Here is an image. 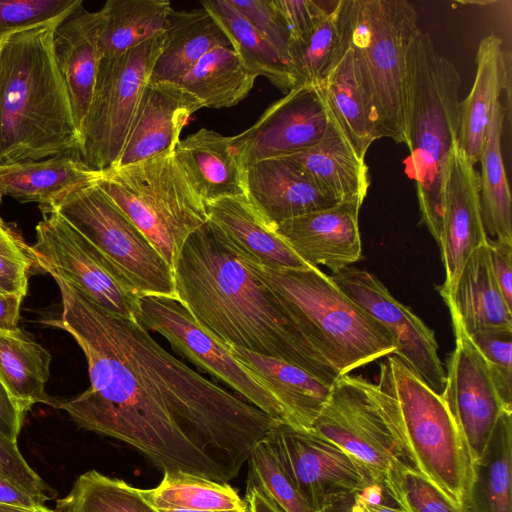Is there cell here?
Masks as SVG:
<instances>
[{"mask_svg": "<svg viewBox=\"0 0 512 512\" xmlns=\"http://www.w3.org/2000/svg\"><path fill=\"white\" fill-rule=\"evenodd\" d=\"M62 310L45 321L85 354L90 386L58 401L80 427L123 441L163 472L236 477L278 422L173 357L138 319L111 313L58 276Z\"/></svg>", "mask_w": 512, "mask_h": 512, "instance_id": "cell-1", "label": "cell"}, {"mask_svg": "<svg viewBox=\"0 0 512 512\" xmlns=\"http://www.w3.org/2000/svg\"><path fill=\"white\" fill-rule=\"evenodd\" d=\"M173 274L177 300L225 346L285 360L331 384L341 377L209 220L189 235Z\"/></svg>", "mask_w": 512, "mask_h": 512, "instance_id": "cell-2", "label": "cell"}, {"mask_svg": "<svg viewBox=\"0 0 512 512\" xmlns=\"http://www.w3.org/2000/svg\"><path fill=\"white\" fill-rule=\"evenodd\" d=\"M57 24L0 40V166L78 153L80 133L53 50Z\"/></svg>", "mask_w": 512, "mask_h": 512, "instance_id": "cell-3", "label": "cell"}, {"mask_svg": "<svg viewBox=\"0 0 512 512\" xmlns=\"http://www.w3.org/2000/svg\"><path fill=\"white\" fill-rule=\"evenodd\" d=\"M460 75L435 49L429 33L414 36L407 60V173L415 182L421 221L437 243L443 221V190L458 145Z\"/></svg>", "mask_w": 512, "mask_h": 512, "instance_id": "cell-4", "label": "cell"}, {"mask_svg": "<svg viewBox=\"0 0 512 512\" xmlns=\"http://www.w3.org/2000/svg\"><path fill=\"white\" fill-rule=\"evenodd\" d=\"M339 41L350 49L379 138L408 144L407 60L419 31L406 0H338Z\"/></svg>", "mask_w": 512, "mask_h": 512, "instance_id": "cell-5", "label": "cell"}, {"mask_svg": "<svg viewBox=\"0 0 512 512\" xmlns=\"http://www.w3.org/2000/svg\"><path fill=\"white\" fill-rule=\"evenodd\" d=\"M240 257L340 376L395 353L396 346L384 327L319 268L275 270Z\"/></svg>", "mask_w": 512, "mask_h": 512, "instance_id": "cell-6", "label": "cell"}, {"mask_svg": "<svg viewBox=\"0 0 512 512\" xmlns=\"http://www.w3.org/2000/svg\"><path fill=\"white\" fill-rule=\"evenodd\" d=\"M377 385L389 398L415 469L463 508L473 465L442 394L428 387L396 354L381 362Z\"/></svg>", "mask_w": 512, "mask_h": 512, "instance_id": "cell-7", "label": "cell"}, {"mask_svg": "<svg viewBox=\"0 0 512 512\" xmlns=\"http://www.w3.org/2000/svg\"><path fill=\"white\" fill-rule=\"evenodd\" d=\"M97 185L129 217L173 269L195 230L208 221L175 150L103 170Z\"/></svg>", "mask_w": 512, "mask_h": 512, "instance_id": "cell-8", "label": "cell"}, {"mask_svg": "<svg viewBox=\"0 0 512 512\" xmlns=\"http://www.w3.org/2000/svg\"><path fill=\"white\" fill-rule=\"evenodd\" d=\"M312 431L346 451L380 486L391 472L416 470L398 432L388 396L361 376L346 374L334 382Z\"/></svg>", "mask_w": 512, "mask_h": 512, "instance_id": "cell-9", "label": "cell"}, {"mask_svg": "<svg viewBox=\"0 0 512 512\" xmlns=\"http://www.w3.org/2000/svg\"><path fill=\"white\" fill-rule=\"evenodd\" d=\"M58 213L95 245L141 295L177 299L173 269L96 183L40 207Z\"/></svg>", "mask_w": 512, "mask_h": 512, "instance_id": "cell-10", "label": "cell"}, {"mask_svg": "<svg viewBox=\"0 0 512 512\" xmlns=\"http://www.w3.org/2000/svg\"><path fill=\"white\" fill-rule=\"evenodd\" d=\"M162 42L160 36L119 56L101 58L78 150L90 168L103 171L117 164Z\"/></svg>", "mask_w": 512, "mask_h": 512, "instance_id": "cell-11", "label": "cell"}, {"mask_svg": "<svg viewBox=\"0 0 512 512\" xmlns=\"http://www.w3.org/2000/svg\"><path fill=\"white\" fill-rule=\"evenodd\" d=\"M31 247L35 264L74 285L103 309L139 318L141 295L120 270L58 213H43Z\"/></svg>", "mask_w": 512, "mask_h": 512, "instance_id": "cell-12", "label": "cell"}, {"mask_svg": "<svg viewBox=\"0 0 512 512\" xmlns=\"http://www.w3.org/2000/svg\"><path fill=\"white\" fill-rule=\"evenodd\" d=\"M264 440L302 499L315 512L374 483L352 456L312 430L277 422Z\"/></svg>", "mask_w": 512, "mask_h": 512, "instance_id": "cell-13", "label": "cell"}, {"mask_svg": "<svg viewBox=\"0 0 512 512\" xmlns=\"http://www.w3.org/2000/svg\"><path fill=\"white\" fill-rule=\"evenodd\" d=\"M139 308L138 320L146 329L162 335L174 350L200 369L226 383L274 420L285 423L284 412L271 392L177 299L141 296Z\"/></svg>", "mask_w": 512, "mask_h": 512, "instance_id": "cell-14", "label": "cell"}, {"mask_svg": "<svg viewBox=\"0 0 512 512\" xmlns=\"http://www.w3.org/2000/svg\"><path fill=\"white\" fill-rule=\"evenodd\" d=\"M329 277L384 327L396 346L394 354L428 387L442 394L446 375L433 330L370 272L350 266L333 272Z\"/></svg>", "mask_w": 512, "mask_h": 512, "instance_id": "cell-15", "label": "cell"}, {"mask_svg": "<svg viewBox=\"0 0 512 512\" xmlns=\"http://www.w3.org/2000/svg\"><path fill=\"white\" fill-rule=\"evenodd\" d=\"M328 122L320 88L299 85L268 107L251 127L231 138L247 170L257 162L314 146L322 139Z\"/></svg>", "mask_w": 512, "mask_h": 512, "instance_id": "cell-16", "label": "cell"}, {"mask_svg": "<svg viewBox=\"0 0 512 512\" xmlns=\"http://www.w3.org/2000/svg\"><path fill=\"white\" fill-rule=\"evenodd\" d=\"M450 315L455 347L447 362L442 396L473 465L483 454L500 415L512 411L502 402L484 359L456 316Z\"/></svg>", "mask_w": 512, "mask_h": 512, "instance_id": "cell-17", "label": "cell"}, {"mask_svg": "<svg viewBox=\"0 0 512 512\" xmlns=\"http://www.w3.org/2000/svg\"><path fill=\"white\" fill-rule=\"evenodd\" d=\"M487 242L480 208L479 174L456 147L443 190V221L438 245L446 277L438 287L440 294L454 289L468 258Z\"/></svg>", "mask_w": 512, "mask_h": 512, "instance_id": "cell-18", "label": "cell"}, {"mask_svg": "<svg viewBox=\"0 0 512 512\" xmlns=\"http://www.w3.org/2000/svg\"><path fill=\"white\" fill-rule=\"evenodd\" d=\"M360 208L355 203L341 202L285 220L274 229L306 264L317 268L323 265L333 273L362 257Z\"/></svg>", "mask_w": 512, "mask_h": 512, "instance_id": "cell-19", "label": "cell"}, {"mask_svg": "<svg viewBox=\"0 0 512 512\" xmlns=\"http://www.w3.org/2000/svg\"><path fill=\"white\" fill-rule=\"evenodd\" d=\"M203 103L177 82L148 83L127 142L114 167L125 166L175 150L180 133Z\"/></svg>", "mask_w": 512, "mask_h": 512, "instance_id": "cell-20", "label": "cell"}, {"mask_svg": "<svg viewBox=\"0 0 512 512\" xmlns=\"http://www.w3.org/2000/svg\"><path fill=\"white\" fill-rule=\"evenodd\" d=\"M100 17L81 5L56 26L53 50L79 133L87 115L101 60Z\"/></svg>", "mask_w": 512, "mask_h": 512, "instance_id": "cell-21", "label": "cell"}, {"mask_svg": "<svg viewBox=\"0 0 512 512\" xmlns=\"http://www.w3.org/2000/svg\"><path fill=\"white\" fill-rule=\"evenodd\" d=\"M246 182L248 199L273 227L337 204L284 157L255 163L247 169Z\"/></svg>", "mask_w": 512, "mask_h": 512, "instance_id": "cell-22", "label": "cell"}, {"mask_svg": "<svg viewBox=\"0 0 512 512\" xmlns=\"http://www.w3.org/2000/svg\"><path fill=\"white\" fill-rule=\"evenodd\" d=\"M208 220L243 257L264 267L285 270L311 267L282 239L247 196L206 204Z\"/></svg>", "mask_w": 512, "mask_h": 512, "instance_id": "cell-23", "label": "cell"}, {"mask_svg": "<svg viewBox=\"0 0 512 512\" xmlns=\"http://www.w3.org/2000/svg\"><path fill=\"white\" fill-rule=\"evenodd\" d=\"M175 156L205 204L225 197L247 196V170L231 136L201 128L178 142Z\"/></svg>", "mask_w": 512, "mask_h": 512, "instance_id": "cell-24", "label": "cell"}, {"mask_svg": "<svg viewBox=\"0 0 512 512\" xmlns=\"http://www.w3.org/2000/svg\"><path fill=\"white\" fill-rule=\"evenodd\" d=\"M280 404L285 424L311 431L332 390L328 383L285 360L237 347H228Z\"/></svg>", "mask_w": 512, "mask_h": 512, "instance_id": "cell-25", "label": "cell"}, {"mask_svg": "<svg viewBox=\"0 0 512 512\" xmlns=\"http://www.w3.org/2000/svg\"><path fill=\"white\" fill-rule=\"evenodd\" d=\"M284 158L337 203L362 206L370 186L368 166L330 116L326 131L317 144Z\"/></svg>", "mask_w": 512, "mask_h": 512, "instance_id": "cell-26", "label": "cell"}, {"mask_svg": "<svg viewBox=\"0 0 512 512\" xmlns=\"http://www.w3.org/2000/svg\"><path fill=\"white\" fill-rule=\"evenodd\" d=\"M502 91L510 99V67L502 40L489 34L478 45L472 89L460 102L457 147L473 165L480 161L491 110Z\"/></svg>", "mask_w": 512, "mask_h": 512, "instance_id": "cell-27", "label": "cell"}, {"mask_svg": "<svg viewBox=\"0 0 512 512\" xmlns=\"http://www.w3.org/2000/svg\"><path fill=\"white\" fill-rule=\"evenodd\" d=\"M101 174L78 153L0 166V195L46 207L76 188L96 183Z\"/></svg>", "mask_w": 512, "mask_h": 512, "instance_id": "cell-28", "label": "cell"}, {"mask_svg": "<svg viewBox=\"0 0 512 512\" xmlns=\"http://www.w3.org/2000/svg\"><path fill=\"white\" fill-rule=\"evenodd\" d=\"M440 295L467 335L489 328H512V309L494 279L487 244L468 258L454 289Z\"/></svg>", "mask_w": 512, "mask_h": 512, "instance_id": "cell-29", "label": "cell"}, {"mask_svg": "<svg viewBox=\"0 0 512 512\" xmlns=\"http://www.w3.org/2000/svg\"><path fill=\"white\" fill-rule=\"evenodd\" d=\"M162 39L149 83L177 82L211 50L231 47L222 27L204 7L188 11L172 9Z\"/></svg>", "mask_w": 512, "mask_h": 512, "instance_id": "cell-30", "label": "cell"}, {"mask_svg": "<svg viewBox=\"0 0 512 512\" xmlns=\"http://www.w3.org/2000/svg\"><path fill=\"white\" fill-rule=\"evenodd\" d=\"M320 90L329 116L355 153L365 159L379 135L356 75L352 53L339 38L334 61Z\"/></svg>", "mask_w": 512, "mask_h": 512, "instance_id": "cell-31", "label": "cell"}, {"mask_svg": "<svg viewBox=\"0 0 512 512\" xmlns=\"http://www.w3.org/2000/svg\"><path fill=\"white\" fill-rule=\"evenodd\" d=\"M51 355L20 328H0V382L23 413L37 403L56 408L45 391Z\"/></svg>", "mask_w": 512, "mask_h": 512, "instance_id": "cell-32", "label": "cell"}, {"mask_svg": "<svg viewBox=\"0 0 512 512\" xmlns=\"http://www.w3.org/2000/svg\"><path fill=\"white\" fill-rule=\"evenodd\" d=\"M511 414L500 415L483 454L473 463L465 512H512Z\"/></svg>", "mask_w": 512, "mask_h": 512, "instance_id": "cell-33", "label": "cell"}, {"mask_svg": "<svg viewBox=\"0 0 512 512\" xmlns=\"http://www.w3.org/2000/svg\"><path fill=\"white\" fill-rule=\"evenodd\" d=\"M506 116L500 100L492 107L479 176L480 208L489 241L512 244L511 193L501 152V136Z\"/></svg>", "mask_w": 512, "mask_h": 512, "instance_id": "cell-34", "label": "cell"}, {"mask_svg": "<svg viewBox=\"0 0 512 512\" xmlns=\"http://www.w3.org/2000/svg\"><path fill=\"white\" fill-rule=\"evenodd\" d=\"M167 0H108L98 11L101 58L119 56L163 35L172 10Z\"/></svg>", "mask_w": 512, "mask_h": 512, "instance_id": "cell-35", "label": "cell"}, {"mask_svg": "<svg viewBox=\"0 0 512 512\" xmlns=\"http://www.w3.org/2000/svg\"><path fill=\"white\" fill-rule=\"evenodd\" d=\"M256 78L232 47H218L200 58L177 83L194 94L204 107L218 109L242 101Z\"/></svg>", "mask_w": 512, "mask_h": 512, "instance_id": "cell-36", "label": "cell"}, {"mask_svg": "<svg viewBox=\"0 0 512 512\" xmlns=\"http://www.w3.org/2000/svg\"><path fill=\"white\" fill-rule=\"evenodd\" d=\"M222 27L232 49L254 75L267 78L282 92L295 87L290 68L278 51L229 3L201 1Z\"/></svg>", "mask_w": 512, "mask_h": 512, "instance_id": "cell-37", "label": "cell"}, {"mask_svg": "<svg viewBox=\"0 0 512 512\" xmlns=\"http://www.w3.org/2000/svg\"><path fill=\"white\" fill-rule=\"evenodd\" d=\"M138 491L157 510H248L247 502L228 483L183 471L164 472L156 487Z\"/></svg>", "mask_w": 512, "mask_h": 512, "instance_id": "cell-38", "label": "cell"}, {"mask_svg": "<svg viewBox=\"0 0 512 512\" xmlns=\"http://www.w3.org/2000/svg\"><path fill=\"white\" fill-rule=\"evenodd\" d=\"M56 512H158L124 480L96 470L80 475L69 494L57 501Z\"/></svg>", "mask_w": 512, "mask_h": 512, "instance_id": "cell-39", "label": "cell"}, {"mask_svg": "<svg viewBox=\"0 0 512 512\" xmlns=\"http://www.w3.org/2000/svg\"><path fill=\"white\" fill-rule=\"evenodd\" d=\"M338 1L334 8L307 34L289 43V68L295 87L320 88L335 58L339 29Z\"/></svg>", "mask_w": 512, "mask_h": 512, "instance_id": "cell-40", "label": "cell"}, {"mask_svg": "<svg viewBox=\"0 0 512 512\" xmlns=\"http://www.w3.org/2000/svg\"><path fill=\"white\" fill-rule=\"evenodd\" d=\"M247 462V485L264 492L282 512H315L295 489L264 439L254 447Z\"/></svg>", "mask_w": 512, "mask_h": 512, "instance_id": "cell-41", "label": "cell"}, {"mask_svg": "<svg viewBox=\"0 0 512 512\" xmlns=\"http://www.w3.org/2000/svg\"><path fill=\"white\" fill-rule=\"evenodd\" d=\"M383 489L404 512H465L418 471L391 472Z\"/></svg>", "mask_w": 512, "mask_h": 512, "instance_id": "cell-42", "label": "cell"}, {"mask_svg": "<svg viewBox=\"0 0 512 512\" xmlns=\"http://www.w3.org/2000/svg\"><path fill=\"white\" fill-rule=\"evenodd\" d=\"M81 5L82 0H0V40L55 25Z\"/></svg>", "mask_w": 512, "mask_h": 512, "instance_id": "cell-43", "label": "cell"}, {"mask_svg": "<svg viewBox=\"0 0 512 512\" xmlns=\"http://www.w3.org/2000/svg\"><path fill=\"white\" fill-rule=\"evenodd\" d=\"M484 359L499 396L512 411V328H489L468 335Z\"/></svg>", "mask_w": 512, "mask_h": 512, "instance_id": "cell-44", "label": "cell"}, {"mask_svg": "<svg viewBox=\"0 0 512 512\" xmlns=\"http://www.w3.org/2000/svg\"><path fill=\"white\" fill-rule=\"evenodd\" d=\"M34 265L31 247L0 218V293L24 298Z\"/></svg>", "mask_w": 512, "mask_h": 512, "instance_id": "cell-45", "label": "cell"}, {"mask_svg": "<svg viewBox=\"0 0 512 512\" xmlns=\"http://www.w3.org/2000/svg\"><path fill=\"white\" fill-rule=\"evenodd\" d=\"M228 1L278 51L289 66L290 32L273 0Z\"/></svg>", "mask_w": 512, "mask_h": 512, "instance_id": "cell-46", "label": "cell"}, {"mask_svg": "<svg viewBox=\"0 0 512 512\" xmlns=\"http://www.w3.org/2000/svg\"><path fill=\"white\" fill-rule=\"evenodd\" d=\"M0 476L21 487L43 504L54 496L52 489L30 467L17 442L0 433Z\"/></svg>", "mask_w": 512, "mask_h": 512, "instance_id": "cell-47", "label": "cell"}, {"mask_svg": "<svg viewBox=\"0 0 512 512\" xmlns=\"http://www.w3.org/2000/svg\"><path fill=\"white\" fill-rule=\"evenodd\" d=\"M290 32V41L311 31L336 5L337 1L273 0Z\"/></svg>", "mask_w": 512, "mask_h": 512, "instance_id": "cell-48", "label": "cell"}, {"mask_svg": "<svg viewBox=\"0 0 512 512\" xmlns=\"http://www.w3.org/2000/svg\"><path fill=\"white\" fill-rule=\"evenodd\" d=\"M491 270L501 295L512 309V244L487 242Z\"/></svg>", "mask_w": 512, "mask_h": 512, "instance_id": "cell-49", "label": "cell"}, {"mask_svg": "<svg viewBox=\"0 0 512 512\" xmlns=\"http://www.w3.org/2000/svg\"><path fill=\"white\" fill-rule=\"evenodd\" d=\"M25 413H23L0 382V433L17 442Z\"/></svg>", "mask_w": 512, "mask_h": 512, "instance_id": "cell-50", "label": "cell"}, {"mask_svg": "<svg viewBox=\"0 0 512 512\" xmlns=\"http://www.w3.org/2000/svg\"><path fill=\"white\" fill-rule=\"evenodd\" d=\"M387 497L383 487L376 483L355 495L359 512H404L396 503L386 501Z\"/></svg>", "mask_w": 512, "mask_h": 512, "instance_id": "cell-51", "label": "cell"}, {"mask_svg": "<svg viewBox=\"0 0 512 512\" xmlns=\"http://www.w3.org/2000/svg\"><path fill=\"white\" fill-rule=\"evenodd\" d=\"M0 504L19 506L44 505L33 495L2 476H0Z\"/></svg>", "mask_w": 512, "mask_h": 512, "instance_id": "cell-52", "label": "cell"}, {"mask_svg": "<svg viewBox=\"0 0 512 512\" xmlns=\"http://www.w3.org/2000/svg\"><path fill=\"white\" fill-rule=\"evenodd\" d=\"M23 299L17 295L0 293V328L17 327Z\"/></svg>", "mask_w": 512, "mask_h": 512, "instance_id": "cell-53", "label": "cell"}, {"mask_svg": "<svg viewBox=\"0 0 512 512\" xmlns=\"http://www.w3.org/2000/svg\"><path fill=\"white\" fill-rule=\"evenodd\" d=\"M245 501L249 512H282L260 489L247 485Z\"/></svg>", "mask_w": 512, "mask_h": 512, "instance_id": "cell-54", "label": "cell"}, {"mask_svg": "<svg viewBox=\"0 0 512 512\" xmlns=\"http://www.w3.org/2000/svg\"><path fill=\"white\" fill-rule=\"evenodd\" d=\"M355 495L345 497L319 512H359Z\"/></svg>", "mask_w": 512, "mask_h": 512, "instance_id": "cell-55", "label": "cell"}, {"mask_svg": "<svg viewBox=\"0 0 512 512\" xmlns=\"http://www.w3.org/2000/svg\"><path fill=\"white\" fill-rule=\"evenodd\" d=\"M0 512H56V511L47 508L45 505L19 506V505L0 504Z\"/></svg>", "mask_w": 512, "mask_h": 512, "instance_id": "cell-56", "label": "cell"}, {"mask_svg": "<svg viewBox=\"0 0 512 512\" xmlns=\"http://www.w3.org/2000/svg\"><path fill=\"white\" fill-rule=\"evenodd\" d=\"M158 512H249V510H204V511H195V510H181V509H161Z\"/></svg>", "mask_w": 512, "mask_h": 512, "instance_id": "cell-57", "label": "cell"}, {"mask_svg": "<svg viewBox=\"0 0 512 512\" xmlns=\"http://www.w3.org/2000/svg\"><path fill=\"white\" fill-rule=\"evenodd\" d=\"M1 200H2V196L0 195V203H1Z\"/></svg>", "mask_w": 512, "mask_h": 512, "instance_id": "cell-58", "label": "cell"}]
</instances>
